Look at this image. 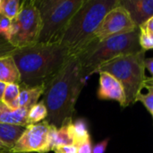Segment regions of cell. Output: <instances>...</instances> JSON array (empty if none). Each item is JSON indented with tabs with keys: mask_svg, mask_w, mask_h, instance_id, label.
<instances>
[{
	"mask_svg": "<svg viewBox=\"0 0 153 153\" xmlns=\"http://www.w3.org/2000/svg\"><path fill=\"white\" fill-rule=\"evenodd\" d=\"M86 80L79 58L68 57L56 75L45 86L42 100L48 109L46 121L49 125L58 128L66 120L73 119Z\"/></svg>",
	"mask_w": 153,
	"mask_h": 153,
	"instance_id": "cell-1",
	"label": "cell"
},
{
	"mask_svg": "<svg viewBox=\"0 0 153 153\" xmlns=\"http://www.w3.org/2000/svg\"><path fill=\"white\" fill-rule=\"evenodd\" d=\"M12 56L21 75L19 85L26 87L46 86L69 57L65 48L58 42L36 43L17 48Z\"/></svg>",
	"mask_w": 153,
	"mask_h": 153,
	"instance_id": "cell-2",
	"label": "cell"
},
{
	"mask_svg": "<svg viewBox=\"0 0 153 153\" xmlns=\"http://www.w3.org/2000/svg\"><path fill=\"white\" fill-rule=\"evenodd\" d=\"M119 3L120 0H84L58 41L69 57H78L97 41L94 39L95 31L106 14Z\"/></svg>",
	"mask_w": 153,
	"mask_h": 153,
	"instance_id": "cell-3",
	"label": "cell"
},
{
	"mask_svg": "<svg viewBox=\"0 0 153 153\" xmlns=\"http://www.w3.org/2000/svg\"><path fill=\"white\" fill-rule=\"evenodd\" d=\"M139 28L135 30L95 41L78 56L83 73L88 78L105 64L122 56L142 50L139 44Z\"/></svg>",
	"mask_w": 153,
	"mask_h": 153,
	"instance_id": "cell-4",
	"label": "cell"
},
{
	"mask_svg": "<svg viewBox=\"0 0 153 153\" xmlns=\"http://www.w3.org/2000/svg\"><path fill=\"white\" fill-rule=\"evenodd\" d=\"M145 52L142 49L134 54L122 56L105 64L98 71V73L110 74L121 83L128 106L137 101L147 79L145 76Z\"/></svg>",
	"mask_w": 153,
	"mask_h": 153,
	"instance_id": "cell-5",
	"label": "cell"
},
{
	"mask_svg": "<svg viewBox=\"0 0 153 153\" xmlns=\"http://www.w3.org/2000/svg\"><path fill=\"white\" fill-rule=\"evenodd\" d=\"M83 2L84 0H36L42 23L37 43L58 42Z\"/></svg>",
	"mask_w": 153,
	"mask_h": 153,
	"instance_id": "cell-6",
	"label": "cell"
},
{
	"mask_svg": "<svg viewBox=\"0 0 153 153\" xmlns=\"http://www.w3.org/2000/svg\"><path fill=\"white\" fill-rule=\"evenodd\" d=\"M41 26L36 0H24L21 3L18 15L12 22L5 39L15 48L32 46L38 42Z\"/></svg>",
	"mask_w": 153,
	"mask_h": 153,
	"instance_id": "cell-7",
	"label": "cell"
},
{
	"mask_svg": "<svg viewBox=\"0 0 153 153\" xmlns=\"http://www.w3.org/2000/svg\"><path fill=\"white\" fill-rule=\"evenodd\" d=\"M136 29L138 27L132 20L128 11L119 3L106 14L94 33V39L101 41L113 36L132 32Z\"/></svg>",
	"mask_w": 153,
	"mask_h": 153,
	"instance_id": "cell-8",
	"label": "cell"
},
{
	"mask_svg": "<svg viewBox=\"0 0 153 153\" xmlns=\"http://www.w3.org/2000/svg\"><path fill=\"white\" fill-rule=\"evenodd\" d=\"M50 125L45 120L28 125L10 153H47L50 152L48 133Z\"/></svg>",
	"mask_w": 153,
	"mask_h": 153,
	"instance_id": "cell-9",
	"label": "cell"
},
{
	"mask_svg": "<svg viewBox=\"0 0 153 153\" xmlns=\"http://www.w3.org/2000/svg\"><path fill=\"white\" fill-rule=\"evenodd\" d=\"M100 86L97 91L99 100H115L120 104L122 108L128 107L125 91L121 83L110 74L107 72H100Z\"/></svg>",
	"mask_w": 153,
	"mask_h": 153,
	"instance_id": "cell-10",
	"label": "cell"
},
{
	"mask_svg": "<svg viewBox=\"0 0 153 153\" xmlns=\"http://www.w3.org/2000/svg\"><path fill=\"white\" fill-rule=\"evenodd\" d=\"M120 4L128 11L137 27L153 17V0H122Z\"/></svg>",
	"mask_w": 153,
	"mask_h": 153,
	"instance_id": "cell-11",
	"label": "cell"
},
{
	"mask_svg": "<svg viewBox=\"0 0 153 153\" xmlns=\"http://www.w3.org/2000/svg\"><path fill=\"white\" fill-rule=\"evenodd\" d=\"M73 122V119H68L58 128L50 125L48 133V143L50 152H53V150L56 147L74 145V138L72 134Z\"/></svg>",
	"mask_w": 153,
	"mask_h": 153,
	"instance_id": "cell-12",
	"label": "cell"
},
{
	"mask_svg": "<svg viewBox=\"0 0 153 153\" xmlns=\"http://www.w3.org/2000/svg\"><path fill=\"white\" fill-rule=\"evenodd\" d=\"M28 111L25 108L12 109L3 102H0V124L13 125L26 127Z\"/></svg>",
	"mask_w": 153,
	"mask_h": 153,
	"instance_id": "cell-13",
	"label": "cell"
},
{
	"mask_svg": "<svg viewBox=\"0 0 153 153\" xmlns=\"http://www.w3.org/2000/svg\"><path fill=\"white\" fill-rule=\"evenodd\" d=\"M0 82L20 84L21 75L13 56L0 57Z\"/></svg>",
	"mask_w": 153,
	"mask_h": 153,
	"instance_id": "cell-14",
	"label": "cell"
},
{
	"mask_svg": "<svg viewBox=\"0 0 153 153\" xmlns=\"http://www.w3.org/2000/svg\"><path fill=\"white\" fill-rule=\"evenodd\" d=\"M20 89L18 107L19 108H25L27 110L39 102V100L44 95L45 91L44 85L37 87H26L20 85Z\"/></svg>",
	"mask_w": 153,
	"mask_h": 153,
	"instance_id": "cell-15",
	"label": "cell"
},
{
	"mask_svg": "<svg viewBox=\"0 0 153 153\" xmlns=\"http://www.w3.org/2000/svg\"><path fill=\"white\" fill-rule=\"evenodd\" d=\"M25 127L13 125L0 124V141L11 152L23 134Z\"/></svg>",
	"mask_w": 153,
	"mask_h": 153,
	"instance_id": "cell-16",
	"label": "cell"
},
{
	"mask_svg": "<svg viewBox=\"0 0 153 153\" xmlns=\"http://www.w3.org/2000/svg\"><path fill=\"white\" fill-rule=\"evenodd\" d=\"M72 134L74 138V145L76 147L81 143L91 140L88 123L84 118H78L72 125Z\"/></svg>",
	"mask_w": 153,
	"mask_h": 153,
	"instance_id": "cell-17",
	"label": "cell"
},
{
	"mask_svg": "<svg viewBox=\"0 0 153 153\" xmlns=\"http://www.w3.org/2000/svg\"><path fill=\"white\" fill-rule=\"evenodd\" d=\"M48 117V109L43 100L39 101L36 105L31 107L28 111L27 123L28 125L39 124L45 121Z\"/></svg>",
	"mask_w": 153,
	"mask_h": 153,
	"instance_id": "cell-18",
	"label": "cell"
},
{
	"mask_svg": "<svg viewBox=\"0 0 153 153\" xmlns=\"http://www.w3.org/2000/svg\"><path fill=\"white\" fill-rule=\"evenodd\" d=\"M20 85L9 83L6 85L2 102L12 109H18V98L20 94Z\"/></svg>",
	"mask_w": 153,
	"mask_h": 153,
	"instance_id": "cell-19",
	"label": "cell"
},
{
	"mask_svg": "<svg viewBox=\"0 0 153 153\" xmlns=\"http://www.w3.org/2000/svg\"><path fill=\"white\" fill-rule=\"evenodd\" d=\"M21 3L19 0H2L0 4V14L13 22L18 15Z\"/></svg>",
	"mask_w": 153,
	"mask_h": 153,
	"instance_id": "cell-20",
	"label": "cell"
},
{
	"mask_svg": "<svg viewBox=\"0 0 153 153\" xmlns=\"http://www.w3.org/2000/svg\"><path fill=\"white\" fill-rule=\"evenodd\" d=\"M139 44L142 49H153V35L147 31L144 28L139 27Z\"/></svg>",
	"mask_w": 153,
	"mask_h": 153,
	"instance_id": "cell-21",
	"label": "cell"
},
{
	"mask_svg": "<svg viewBox=\"0 0 153 153\" xmlns=\"http://www.w3.org/2000/svg\"><path fill=\"white\" fill-rule=\"evenodd\" d=\"M146 89L148 90V93L147 94L141 93L137 98V101L142 102L153 117V89L152 88H146Z\"/></svg>",
	"mask_w": 153,
	"mask_h": 153,
	"instance_id": "cell-22",
	"label": "cell"
},
{
	"mask_svg": "<svg viewBox=\"0 0 153 153\" xmlns=\"http://www.w3.org/2000/svg\"><path fill=\"white\" fill-rule=\"evenodd\" d=\"M15 48L13 45L9 43L4 37L0 36V57L6 56H12L15 50Z\"/></svg>",
	"mask_w": 153,
	"mask_h": 153,
	"instance_id": "cell-23",
	"label": "cell"
},
{
	"mask_svg": "<svg viewBox=\"0 0 153 153\" xmlns=\"http://www.w3.org/2000/svg\"><path fill=\"white\" fill-rule=\"evenodd\" d=\"M11 25H12V21L0 14V36L5 39V37L9 32Z\"/></svg>",
	"mask_w": 153,
	"mask_h": 153,
	"instance_id": "cell-24",
	"label": "cell"
},
{
	"mask_svg": "<svg viewBox=\"0 0 153 153\" xmlns=\"http://www.w3.org/2000/svg\"><path fill=\"white\" fill-rule=\"evenodd\" d=\"M110 141V138H106L103 141L98 143L92 147V153H105L106 150L108 148V143Z\"/></svg>",
	"mask_w": 153,
	"mask_h": 153,
	"instance_id": "cell-25",
	"label": "cell"
},
{
	"mask_svg": "<svg viewBox=\"0 0 153 153\" xmlns=\"http://www.w3.org/2000/svg\"><path fill=\"white\" fill-rule=\"evenodd\" d=\"M53 152L55 153H78V150L75 145H65L55 148Z\"/></svg>",
	"mask_w": 153,
	"mask_h": 153,
	"instance_id": "cell-26",
	"label": "cell"
},
{
	"mask_svg": "<svg viewBox=\"0 0 153 153\" xmlns=\"http://www.w3.org/2000/svg\"><path fill=\"white\" fill-rule=\"evenodd\" d=\"M78 153H92V143L91 139L88 140L77 146Z\"/></svg>",
	"mask_w": 153,
	"mask_h": 153,
	"instance_id": "cell-27",
	"label": "cell"
},
{
	"mask_svg": "<svg viewBox=\"0 0 153 153\" xmlns=\"http://www.w3.org/2000/svg\"><path fill=\"white\" fill-rule=\"evenodd\" d=\"M141 27L144 28L147 31H149L151 34L153 35V17H152L150 20H148L144 24L141 25ZM139 28V27H138Z\"/></svg>",
	"mask_w": 153,
	"mask_h": 153,
	"instance_id": "cell-28",
	"label": "cell"
},
{
	"mask_svg": "<svg viewBox=\"0 0 153 153\" xmlns=\"http://www.w3.org/2000/svg\"><path fill=\"white\" fill-rule=\"evenodd\" d=\"M145 67L148 69V71L152 74V78L153 79V57L145 58Z\"/></svg>",
	"mask_w": 153,
	"mask_h": 153,
	"instance_id": "cell-29",
	"label": "cell"
},
{
	"mask_svg": "<svg viewBox=\"0 0 153 153\" xmlns=\"http://www.w3.org/2000/svg\"><path fill=\"white\" fill-rule=\"evenodd\" d=\"M6 85H7L6 83H4L3 82H0V102H2L3 96H4V90H5Z\"/></svg>",
	"mask_w": 153,
	"mask_h": 153,
	"instance_id": "cell-30",
	"label": "cell"
},
{
	"mask_svg": "<svg viewBox=\"0 0 153 153\" xmlns=\"http://www.w3.org/2000/svg\"><path fill=\"white\" fill-rule=\"evenodd\" d=\"M143 88H153V79L152 78H147L144 82Z\"/></svg>",
	"mask_w": 153,
	"mask_h": 153,
	"instance_id": "cell-31",
	"label": "cell"
},
{
	"mask_svg": "<svg viewBox=\"0 0 153 153\" xmlns=\"http://www.w3.org/2000/svg\"><path fill=\"white\" fill-rule=\"evenodd\" d=\"M0 153H10L6 146L0 141Z\"/></svg>",
	"mask_w": 153,
	"mask_h": 153,
	"instance_id": "cell-32",
	"label": "cell"
},
{
	"mask_svg": "<svg viewBox=\"0 0 153 153\" xmlns=\"http://www.w3.org/2000/svg\"><path fill=\"white\" fill-rule=\"evenodd\" d=\"M1 1H2V0H0V4H1Z\"/></svg>",
	"mask_w": 153,
	"mask_h": 153,
	"instance_id": "cell-33",
	"label": "cell"
}]
</instances>
